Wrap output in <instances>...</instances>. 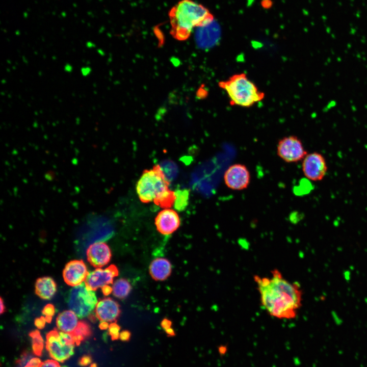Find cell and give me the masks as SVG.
Masks as SVG:
<instances>
[{
    "mask_svg": "<svg viewBox=\"0 0 367 367\" xmlns=\"http://www.w3.org/2000/svg\"><path fill=\"white\" fill-rule=\"evenodd\" d=\"M261 306L271 317L284 320L295 318L302 306V290L297 282L286 279L277 269L271 276H254Z\"/></svg>",
    "mask_w": 367,
    "mask_h": 367,
    "instance_id": "obj_1",
    "label": "cell"
},
{
    "mask_svg": "<svg viewBox=\"0 0 367 367\" xmlns=\"http://www.w3.org/2000/svg\"><path fill=\"white\" fill-rule=\"evenodd\" d=\"M171 34L177 39H187L195 28L206 26L214 20L209 10L193 0H181L169 12Z\"/></svg>",
    "mask_w": 367,
    "mask_h": 367,
    "instance_id": "obj_2",
    "label": "cell"
},
{
    "mask_svg": "<svg viewBox=\"0 0 367 367\" xmlns=\"http://www.w3.org/2000/svg\"><path fill=\"white\" fill-rule=\"evenodd\" d=\"M219 86L227 93L231 106L249 108L265 97V93L244 73L232 75Z\"/></svg>",
    "mask_w": 367,
    "mask_h": 367,
    "instance_id": "obj_3",
    "label": "cell"
},
{
    "mask_svg": "<svg viewBox=\"0 0 367 367\" xmlns=\"http://www.w3.org/2000/svg\"><path fill=\"white\" fill-rule=\"evenodd\" d=\"M170 182L159 165L146 169L136 185V191L140 201L147 203L153 201L156 196L169 188Z\"/></svg>",
    "mask_w": 367,
    "mask_h": 367,
    "instance_id": "obj_4",
    "label": "cell"
},
{
    "mask_svg": "<svg viewBox=\"0 0 367 367\" xmlns=\"http://www.w3.org/2000/svg\"><path fill=\"white\" fill-rule=\"evenodd\" d=\"M97 303L94 291L89 289L85 282L73 286L69 292V307L80 318L91 316Z\"/></svg>",
    "mask_w": 367,
    "mask_h": 367,
    "instance_id": "obj_5",
    "label": "cell"
},
{
    "mask_svg": "<svg viewBox=\"0 0 367 367\" xmlns=\"http://www.w3.org/2000/svg\"><path fill=\"white\" fill-rule=\"evenodd\" d=\"M75 344L71 333L54 329L46 335V350L53 359L61 362L73 354Z\"/></svg>",
    "mask_w": 367,
    "mask_h": 367,
    "instance_id": "obj_6",
    "label": "cell"
},
{
    "mask_svg": "<svg viewBox=\"0 0 367 367\" xmlns=\"http://www.w3.org/2000/svg\"><path fill=\"white\" fill-rule=\"evenodd\" d=\"M277 153L286 163H296L303 160L308 153L300 139L295 136H289L279 140Z\"/></svg>",
    "mask_w": 367,
    "mask_h": 367,
    "instance_id": "obj_7",
    "label": "cell"
},
{
    "mask_svg": "<svg viewBox=\"0 0 367 367\" xmlns=\"http://www.w3.org/2000/svg\"><path fill=\"white\" fill-rule=\"evenodd\" d=\"M302 169L307 179L313 181H320L326 176L328 172V165L322 154L312 152L307 153L303 159Z\"/></svg>",
    "mask_w": 367,
    "mask_h": 367,
    "instance_id": "obj_8",
    "label": "cell"
},
{
    "mask_svg": "<svg viewBox=\"0 0 367 367\" xmlns=\"http://www.w3.org/2000/svg\"><path fill=\"white\" fill-rule=\"evenodd\" d=\"M251 175L247 167L242 164L230 166L224 174V180L226 186L234 190L246 189L250 184Z\"/></svg>",
    "mask_w": 367,
    "mask_h": 367,
    "instance_id": "obj_9",
    "label": "cell"
},
{
    "mask_svg": "<svg viewBox=\"0 0 367 367\" xmlns=\"http://www.w3.org/2000/svg\"><path fill=\"white\" fill-rule=\"evenodd\" d=\"M118 275V270L115 265H112L105 269L98 268L88 273L85 283L89 289L95 291L112 283Z\"/></svg>",
    "mask_w": 367,
    "mask_h": 367,
    "instance_id": "obj_10",
    "label": "cell"
},
{
    "mask_svg": "<svg viewBox=\"0 0 367 367\" xmlns=\"http://www.w3.org/2000/svg\"><path fill=\"white\" fill-rule=\"evenodd\" d=\"M180 220L177 213L170 208L160 211L155 218V224L159 232L164 235L173 233L179 227Z\"/></svg>",
    "mask_w": 367,
    "mask_h": 367,
    "instance_id": "obj_11",
    "label": "cell"
},
{
    "mask_svg": "<svg viewBox=\"0 0 367 367\" xmlns=\"http://www.w3.org/2000/svg\"><path fill=\"white\" fill-rule=\"evenodd\" d=\"M88 273L87 267L83 260H73L66 265L63 276L68 285L74 286L84 282Z\"/></svg>",
    "mask_w": 367,
    "mask_h": 367,
    "instance_id": "obj_12",
    "label": "cell"
},
{
    "mask_svg": "<svg viewBox=\"0 0 367 367\" xmlns=\"http://www.w3.org/2000/svg\"><path fill=\"white\" fill-rule=\"evenodd\" d=\"M87 257L92 266L97 268H101L109 263L111 258V250L104 243H95L88 248Z\"/></svg>",
    "mask_w": 367,
    "mask_h": 367,
    "instance_id": "obj_13",
    "label": "cell"
},
{
    "mask_svg": "<svg viewBox=\"0 0 367 367\" xmlns=\"http://www.w3.org/2000/svg\"><path fill=\"white\" fill-rule=\"evenodd\" d=\"M94 310L96 317L99 320L107 322L115 321L120 313L118 303L110 298L98 301Z\"/></svg>",
    "mask_w": 367,
    "mask_h": 367,
    "instance_id": "obj_14",
    "label": "cell"
},
{
    "mask_svg": "<svg viewBox=\"0 0 367 367\" xmlns=\"http://www.w3.org/2000/svg\"><path fill=\"white\" fill-rule=\"evenodd\" d=\"M172 270L170 261L164 258L154 259L149 267V272L153 279L156 281L166 279L171 274Z\"/></svg>",
    "mask_w": 367,
    "mask_h": 367,
    "instance_id": "obj_15",
    "label": "cell"
},
{
    "mask_svg": "<svg viewBox=\"0 0 367 367\" xmlns=\"http://www.w3.org/2000/svg\"><path fill=\"white\" fill-rule=\"evenodd\" d=\"M78 323L77 316L71 310L59 313L56 320L58 328L62 332L69 333L74 331Z\"/></svg>",
    "mask_w": 367,
    "mask_h": 367,
    "instance_id": "obj_16",
    "label": "cell"
},
{
    "mask_svg": "<svg viewBox=\"0 0 367 367\" xmlns=\"http://www.w3.org/2000/svg\"><path fill=\"white\" fill-rule=\"evenodd\" d=\"M57 292V285L55 281L49 277L38 278L35 284L36 294L41 298L50 299Z\"/></svg>",
    "mask_w": 367,
    "mask_h": 367,
    "instance_id": "obj_17",
    "label": "cell"
},
{
    "mask_svg": "<svg viewBox=\"0 0 367 367\" xmlns=\"http://www.w3.org/2000/svg\"><path fill=\"white\" fill-rule=\"evenodd\" d=\"M175 199V191L168 188L159 193L153 202L156 205L165 209L170 208L174 205Z\"/></svg>",
    "mask_w": 367,
    "mask_h": 367,
    "instance_id": "obj_18",
    "label": "cell"
},
{
    "mask_svg": "<svg viewBox=\"0 0 367 367\" xmlns=\"http://www.w3.org/2000/svg\"><path fill=\"white\" fill-rule=\"evenodd\" d=\"M112 289V293L114 296L119 299H123L129 294L131 285L126 279L121 278L114 282Z\"/></svg>",
    "mask_w": 367,
    "mask_h": 367,
    "instance_id": "obj_19",
    "label": "cell"
},
{
    "mask_svg": "<svg viewBox=\"0 0 367 367\" xmlns=\"http://www.w3.org/2000/svg\"><path fill=\"white\" fill-rule=\"evenodd\" d=\"M73 339L76 345H79L81 342L87 338L91 334V330L89 325L84 321L79 322L78 324L71 333Z\"/></svg>",
    "mask_w": 367,
    "mask_h": 367,
    "instance_id": "obj_20",
    "label": "cell"
},
{
    "mask_svg": "<svg viewBox=\"0 0 367 367\" xmlns=\"http://www.w3.org/2000/svg\"><path fill=\"white\" fill-rule=\"evenodd\" d=\"M175 192L174 207L179 211L184 210L188 204L189 191L187 189L177 190Z\"/></svg>",
    "mask_w": 367,
    "mask_h": 367,
    "instance_id": "obj_21",
    "label": "cell"
},
{
    "mask_svg": "<svg viewBox=\"0 0 367 367\" xmlns=\"http://www.w3.org/2000/svg\"><path fill=\"white\" fill-rule=\"evenodd\" d=\"M32 339V349L34 354L40 356L43 348V340L38 330H34L29 334Z\"/></svg>",
    "mask_w": 367,
    "mask_h": 367,
    "instance_id": "obj_22",
    "label": "cell"
},
{
    "mask_svg": "<svg viewBox=\"0 0 367 367\" xmlns=\"http://www.w3.org/2000/svg\"><path fill=\"white\" fill-rule=\"evenodd\" d=\"M55 312V310L53 305L48 304L44 306L42 312L45 316L44 317L46 322L50 323L51 322Z\"/></svg>",
    "mask_w": 367,
    "mask_h": 367,
    "instance_id": "obj_23",
    "label": "cell"
},
{
    "mask_svg": "<svg viewBox=\"0 0 367 367\" xmlns=\"http://www.w3.org/2000/svg\"><path fill=\"white\" fill-rule=\"evenodd\" d=\"M109 333L112 340H116L119 338L120 326L116 323H111L109 326Z\"/></svg>",
    "mask_w": 367,
    "mask_h": 367,
    "instance_id": "obj_24",
    "label": "cell"
},
{
    "mask_svg": "<svg viewBox=\"0 0 367 367\" xmlns=\"http://www.w3.org/2000/svg\"><path fill=\"white\" fill-rule=\"evenodd\" d=\"M32 358V356L29 352L24 351L21 354L20 358L16 361V362L19 367H24Z\"/></svg>",
    "mask_w": 367,
    "mask_h": 367,
    "instance_id": "obj_25",
    "label": "cell"
},
{
    "mask_svg": "<svg viewBox=\"0 0 367 367\" xmlns=\"http://www.w3.org/2000/svg\"><path fill=\"white\" fill-rule=\"evenodd\" d=\"M39 367H61L57 360L49 359L41 362Z\"/></svg>",
    "mask_w": 367,
    "mask_h": 367,
    "instance_id": "obj_26",
    "label": "cell"
},
{
    "mask_svg": "<svg viewBox=\"0 0 367 367\" xmlns=\"http://www.w3.org/2000/svg\"><path fill=\"white\" fill-rule=\"evenodd\" d=\"M92 361V358L90 355H85L83 356L78 361V364L83 366L89 364Z\"/></svg>",
    "mask_w": 367,
    "mask_h": 367,
    "instance_id": "obj_27",
    "label": "cell"
},
{
    "mask_svg": "<svg viewBox=\"0 0 367 367\" xmlns=\"http://www.w3.org/2000/svg\"><path fill=\"white\" fill-rule=\"evenodd\" d=\"M46 322L44 317H41L40 318H36L35 320L34 323L35 326L39 329H41L45 327V323Z\"/></svg>",
    "mask_w": 367,
    "mask_h": 367,
    "instance_id": "obj_28",
    "label": "cell"
},
{
    "mask_svg": "<svg viewBox=\"0 0 367 367\" xmlns=\"http://www.w3.org/2000/svg\"><path fill=\"white\" fill-rule=\"evenodd\" d=\"M228 351V347L226 344L220 345L218 347V352L220 356H225Z\"/></svg>",
    "mask_w": 367,
    "mask_h": 367,
    "instance_id": "obj_29",
    "label": "cell"
},
{
    "mask_svg": "<svg viewBox=\"0 0 367 367\" xmlns=\"http://www.w3.org/2000/svg\"><path fill=\"white\" fill-rule=\"evenodd\" d=\"M41 361L38 358H32L25 366L29 367H39Z\"/></svg>",
    "mask_w": 367,
    "mask_h": 367,
    "instance_id": "obj_30",
    "label": "cell"
},
{
    "mask_svg": "<svg viewBox=\"0 0 367 367\" xmlns=\"http://www.w3.org/2000/svg\"><path fill=\"white\" fill-rule=\"evenodd\" d=\"M130 337V333L128 330H124L121 331L119 334V338L124 342H126L129 340Z\"/></svg>",
    "mask_w": 367,
    "mask_h": 367,
    "instance_id": "obj_31",
    "label": "cell"
},
{
    "mask_svg": "<svg viewBox=\"0 0 367 367\" xmlns=\"http://www.w3.org/2000/svg\"><path fill=\"white\" fill-rule=\"evenodd\" d=\"M161 325L162 327L165 330L171 327V325H172V322L170 320H169L167 319H164L162 321Z\"/></svg>",
    "mask_w": 367,
    "mask_h": 367,
    "instance_id": "obj_32",
    "label": "cell"
},
{
    "mask_svg": "<svg viewBox=\"0 0 367 367\" xmlns=\"http://www.w3.org/2000/svg\"><path fill=\"white\" fill-rule=\"evenodd\" d=\"M102 292L105 296L110 295L113 292L112 287L109 285H106L103 286L102 288Z\"/></svg>",
    "mask_w": 367,
    "mask_h": 367,
    "instance_id": "obj_33",
    "label": "cell"
},
{
    "mask_svg": "<svg viewBox=\"0 0 367 367\" xmlns=\"http://www.w3.org/2000/svg\"><path fill=\"white\" fill-rule=\"evenodd\" d=\"M81 72L83 76H87L90 74L91 68L88 66L83 67L81 68Z\"/></svg>",
    "mask_w": 367,
    "mask_h": 367,
    "instance_id": "obj_34",
    "label": "cell"
},
{
    "mask_svg": "<svg viewBox=\"0 0 367 367\" xmlns=\"http://www.w3.org/2000/svg\"><path fill=\"white\" fill-rule=\"evenodd\" d=\"M109 325L107 322L101 321L99 327L101 330H106L109 328Z\"/></svg>",
    "mask_w": 367,
    "mask_h": 367,
    "instance_id": "obj_35",
    "label": "cell"
},
{
    "mask_svg": "<svg viewBox=\"0 0 367 367\" xmlns=\"http://www.w3.org/2000/svg\"><path fill=\"white\" fill-rule=\"evenodd\" d=\"M262 6L265 8H269L272 6V2L270 0H263L261 2Z\"/></svg>",
    "mask_w": 367,
    "mask_h": 367,
    "instance_id": "obj_36",
    "label": "cell"
},
{
    "mask_svg": "<svg viewBox=\"0 0 367 367\" xmlns=\"http://www.w3.org/2000/svg\"><path fill=\"white\" fill-rule=\"evenodd\" d=\"M165 331L166 332V334L170 336H174L175 334L173 329H172L171 327L165 330Z\"/></svg>",
    "mask_w": 367,
    "mask_h": 367,
    "instance_id": "obj_37",
    "label": "cell"
},
{
    "mask_svg": "<svg viewBox=\"0 0 367 367\" xmlns=\"http://www.w3.org/2000/svg\"><path fill=\"white\" fill-rule=\"evenodd\" d=\"M64 70L67 72H71L73 70L72 65L70 64H66L64 66Z\"/></svg>",
    "mask_w": 367,
    "mask_h": 367,
    "instance_id": "obj_38",
    "label": "cell"
},
{
    "mask_svg": "<svg viewBox=\"0 0 367 367\" xmlns=\"http://www.w3.org/2000/svg\"><path fill=\"white\" fill-rule=\"evenodd\" d=\"M5 311V305L4 304L3 300L1 298V313L2 314Z\"/></svg>",
    "mask_w": 367,
    "mask_h": 367,
    "instance_id": "obj_39",
    "label": "cell"
},
{
    "mask_svg": "<svg viewBox=\"0 0 367 367\" xmlns=\"http://www.w3.org/2000/svg\"><path fill=\"white\" fill-rule=\"evenodd\" d=\"M90 367H97V365H96V364L95 363H92V364L90 365Z\"/></svg>",
    "mask_w": 367,
    "mask_h": 367,
    "instance_id": "obj_40",
    "label": "cell"
},
{
    "mask_svg": "<svg viewBox=\"0 0 367 367\" xmlns=\"http://www.w3.org/2000/svg\"><path fill=\"white\" fill-rule=\"evenodd\" d=\"M24 367H29V366H25Z\"/></svg>",
    "mask_w": 367,
    "mask_h": 367,
    "instance_id": "obj_41",
    "label": "cell"
}]
</instances>
